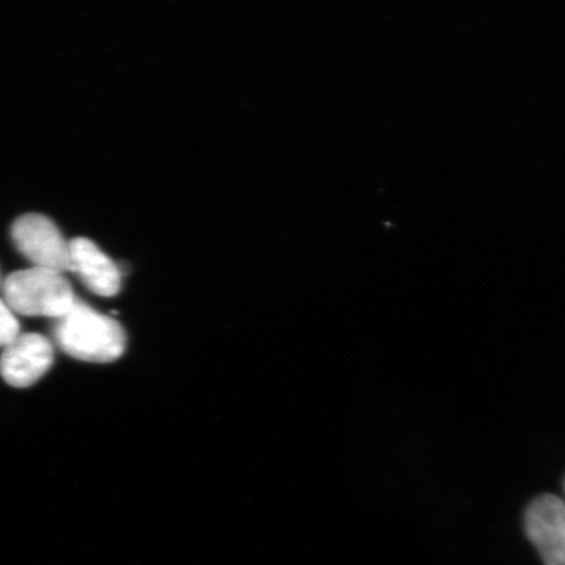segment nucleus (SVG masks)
<instances>
[{"mask_svg":"<svg viewBox=\"0 0 565 565\" xmlns=\"http://www.w3.org/2000/svg\"><path fill=\"white\" fill-rule=\"evenodd\" d=\"M71 271L76 273L92 292L111 298L121 289L118 267L94 242L77 237L70 242Z\"/></svg>","mask_w":565,"mask_h":565,"instance_id":"obj_6","label":"nucleus"},{"mask_svg":"<svg viewBox=\"0 0 565 565\" xmlns=\"http://www.w3.org/2000/svg\"><path fill=\"white\" fill-rule=\"evenodd\" d=\"M54 337L62 351L87 363H111L122 356L126 333L121 323L79 300L55 322Z\"/></svg>","mask_w":565,"mask_h":565,"instance_id":"obj_1","label":"nucleus"},{"mask_svg":"<svg viewBox=\"0 0 565 565\" xmlns=\"http://www.w3.org/2000/svg\"><path fill=\"white\" fill-rule=\"evenodd\" d=\"M54 349L41 334H19L0 356V376L13 387H30L51 370Z\"/></svg>","mask_w":565,"mask_h":565,"instance_id":"obj_4","label":"nucleus"},{"mask_svg":"<svg viewBox=\"0 0 565 565\" xmlns=\"http://www.w3.org/2000/svg\"><path fill=\"white\" fill-rule=\"evenodd\" d=\"M564 489H565V484H564Z\"/></svg>","mask_w":565,"mask_h":565,"instance_id":"obj_8","label":"nucleus"},{"mask_svg":"<svg viewBox=\"0 0 565 565\" xmlns=\"http://www.w3.org/2000/svg\"><path fill=\"white\" fill-rule=\"evenodd\" d=\"M527 539L546 565H565V500L543 494L527 508Z\"/></svg>","mask_w":565,"mask_h":565,"instance_id":"obj_5","label":"nucleus"},{"mask_svg":"<svg viewBox=\"0 0 565 565\" xmlns=\"http://www.w3.org/2000/svg\"><path fill=\"white\" fill-rule=\"evenodd\" d=\"M3 294L13 313L55 320L70 312L77 300L62 273L35 266L9 275Z\"/></svg>","mask_w":565,"mask_h":565,"instance_id":"obj_2","label":"nucleus"},{"mask_svg":"<svg viewBox=\"0 0 565 565\" xmlns=\"http://www.w3.org/2000/svg\"><path fill=\"white\" fill-rule=\"evenodd\" d=\"M11 233L19 252L35 267L58 273L71 271L70 243L47 216H20L13 223Z\"/></svg>","mask_w":565,"mask_h":565,"instance_id":"obj_3","label":"nucleus"},{"mask_svg":"<svg viewBox=\"0 0 565 565\" xmlns=\"http://www.w3.org/2000/svg\"><path fill=\"white\" fill-rule=\"evenodd\" d=\"M20 334V324L12 310L0 300V348L9 345Z\"/></svg>","mask_w":565,"mask_h":565,"instance_id":"obj_7","label":"nucleus"}]
</instances>
